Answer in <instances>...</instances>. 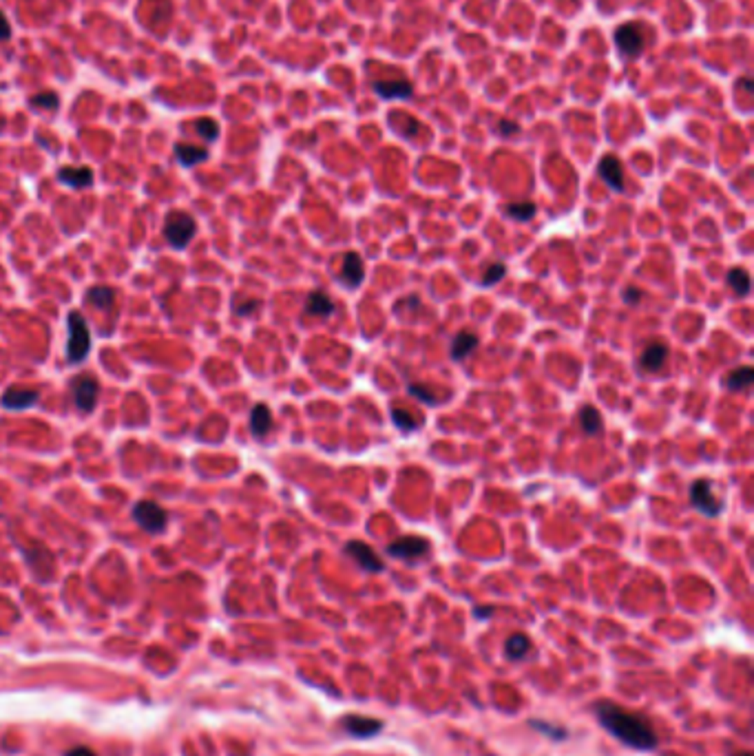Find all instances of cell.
Masks as SVG:
<instances>
[{"mask_svg":"<svg viewBox=\"0 0 754 756\" xmlns=\"http://www.w3.org/2000/svg\"><path fill=\"white\" fill-rule=\"evenodd\" d=\"M595 714L606 732L619 739L624 746H631L633 750H653L657 746L655 729L644 716L624 710L617 706V703H610V701L597 703Z\"/></svg>","mask_w":754,"mask_h":756,"instance_id":"1","label":"cell"},{"mask_svg":"<svg viewBox=\"0 0 754 756\" xmlns=\"http://www.w3.org/2000/svg\"><path fill=\"white\" fill-rule=\"evenodd\" d=\"M91 351V334L84 317L77 310L67 317V361L82 363Z\"/></svg>","mask_w":754,"mask_h":756,"instance_id":"2","label":"cell"},{"mask_svg":"<svg viewBox=\"0 0 754 756\" xmlns=\"http://www.w3.org/2000/svg\"><path fill=\"white\" fill-rule=\"evenodd\" d=\"M71 396H73V405L77 407V411L82 414H91L98 405L100 398V383L93 374H77L71 378L69 383Z\"/></svg>","mask_w":754,"mask_h":756,"instance_id":"3","label":"cell"},{"mask_svg":"<svg viewBox=\"0 0 754 756\" xmlns=\"http://www.w3.org/2000/svg\"><path fill=\"white\" fill-rule=\"evenodd\" d=\"M195 232H197V221H195L188 213H171L164 221V237L177 250L186 248Z\"/></svg>","mask_w":754,"mask_h":756,"instance_id":"4","label":"cell"},{"mask_svg":"<svg viewBox=\"0 0 754 756\" xmlns=\"http://www.w3.org/2000/svg\"><path fill=\"white\" fill-rule=\"evenodd\" d=\"M133 520L151 536H158L168 524V513L164 506L153 500H140L133 506Z\"/></svg>","mask_w":754,"mask_h":756,"instance_id":"5","label":"cell"},{"mask_svg":"<svg viewBox=\"0 0 754 756\" xmlns=\"http://www.w3.org/2000/svg\"><path fill=\"white\" fill-rule=\"evenodd\" d=\"M615 45L626 58H637L646 47L644 29L637 22H626L615 31Z\"/></svg>","mask_w":754,"mask_h":756,"instance_id":"6","label":"cell"},{"mask_svg":"<svg viewBox=\"0 0 754 756\" xmlns=\"http://www.w3.org/2000/svg\"><path fill=\"white\" fill-rule=\"evenodd\" d=\"M691 502L693 506L704 513L706 517H717L721 513V504L719 500L714 498L712 493V482L708 478H701V480H695L693 487H691Z\"/></svg>","mask_w":754,"mask_h":756,"instance_id":"7","label":"cell"},{"mask_svg":"<svg viewBox=\"0 0 754 756\" xmlns=\"http://www.w3.org/2000/svg\"><path fill=\"white\" fill-rule=\"evenodd\" d=\"M429 553V542L425 538L419 536H405L398 538L396 542H392L387 546V555H392L396 559H416Z\"/></svg>","mask_w":754,"mask_h":756,"instance_id":"8","label":"cell"},{"mask_svg":"<svg viewBox=\"0 0 754 756\" xmlns=\"http://www.w3.org/2000/svg\"><path fill=\"white\" fill-rule=\"evenodd\" d=\"M345 553L352 557L361 568H365L368 573H381L385 568V564L381 562V557L376 555L372 546L365 544V542H359V540L347 542L345 544Z\"/></svg>","mask_w":754,"mask_h":756,"instance_id":"9","label":"cell"},{"mask_svg":"<svg viewBox=\"0 0 754 756\" xmlns=\"http://www.w3.org/2000/svg\"><path fill=\"white\" fill-rule=\"evenodd\" d=\"M372 89L383 100H409L414 96L409 80H376L372 82Z\"/></svg>","mask_w":754,"mask_h":756,"instance_id":"10","label":"cell"},{"mask_svg":"<svg viewBox=\"0 0 754 756\" xmlns=\"http://www.w3.org/2000/svg\"><path fill=\"white\" fill-rule=\"evenodd\" d=\"M343 725L345 729L352 736H359V739H370L374 734H379L383 729V721L379 719H372V716H361V714H349L343 719Z\"/></svg>","mask_w":754,"mask_h":756,"instance_id":"11","label":"cell"},{"mask_svg":"<svg viewBox=\"0 0 754 756\" xmlns=\"http://www.w3.org/2000/svg\"><path fill=\"white\" fill-rule=\"evenodd\" d=\"M38 398H40V392H38V389L9 387L3 394V407L5 409H29L31 405H36Z\"/></svg>","mask_w":754,"mask_h":756,"instance_id":"12","label":"cell"},{"mask_svg":"<svg viewBox=\"0 0 754 756\" xmlns=\"http://www.w3.org/2000/svg\"><path fill=\"white\" fill-rule=\"evenodd\" d=\"M58 181L71 188H89L93 184V171L86 166H64L58 171Z\"/></svg>","mask_w":754,"mask_h":756,"instance_id":"13","label":"cell"},{"mask_svg":"<svg viewBox=\"0 0 754 756\" xmlns=\"http://www.w3.org/2000/svg\"><path fill=\"white\" fill-rule=\"evenodd\" d=\"M597 173H600V177L613 190H617V192L624 190V168H621V162L617 158H613V155L602 158L600 166H597Z\"/></svg>","mask_w":754,"mask_h":756,"instance_id":"14","label":"cell"},{"mask_svg":"<svg viewBox=\"0 0 754 756\" xmlns=\"http://www.w3.org/2000/svg\"><path fill=\"white\" fill-rule=\"evenodd\" d=\"M365 279V272H363V262L356 252H347L343 257V266H341V281L347 285V288H359Z\"/></svg>","mask_w":754,"mask_h":756,"instance_id":"15","label":"cell"},{"mask_svg":"<svg viewBox=\"0 0 754 756\" xmlns=\"http://www.w3.org/2000/svg\"><path fill=\"white\" fill-rule=\"evenodd\" d=\"M270 429H272V411L268 405L259 402V405H255L250 411V432L257 438H264Z\"/></svg>","mask_w":754,"mask_h":756,"instance_id":"16","label":"cell"},{"mask_svg":"<svg viewBox=\"0 0 754 756\" xmlns=\"http://www.w3.org/2000/svg\"><path fill=\"white\" fill-rule=\"evenodd\" d=\"M478 347V336L474 332H458L451 341V349L449 354L453 361H462L472 354V351Z\"/></svg>","mask_w":754,"mask_h":756,"instance_id":"17","label":"cell"},{"mask_svg":"<svg viewBox=\"0 0 754 756\" xmlns=\"http://www.w3.org/2000/svg\"><path fill=\"white\" fill-rule=\"evenodd\" d=\"M666 356H668V347L664 343H653L648 345L644 351H642V368L648 370V372H657L664 368L666 363Z\"/></svg>","mask_w":754,"mask_h":756,"instance_id":"18","label":"cell"},{"mask_svg":"<svg viewBox=\"0 0 754 756\" xmlns=\"http://www.w3.org/2000/svg\"><path fill=\"white\" fill-rule=\"evenodd\" d=\"M175 158L181 166H197L202 162L208 160V151L202 149V146H193V144H177L175 146Z\"/></svg>","mask_w":754,"mask_h":756,"instance_id":"19","label":"cell"},{"mask_svg":"<svg viewBox=\"0 0 754 756\" xmlns=\"http://www.w3.org/2000/svg\"><path fill=\"white\" fill-rule=\"evenodd\" d=\"M580 427H582V432L587 434V436L602 434L604 423H602L600 411H597L593 405H584V407L580 409Z\"/></svg>","mask_w":754,"mask_h":756,"instance_id":"20","label":"cell"},{"mask_svg":"<svg viewBox=\"0 0 754 756\" xmlns=\"http://www.w3.org/2000/svg\"><path fill=\"white\" fill-rule=\"evenodd\" d=\"M306 312H308V315H315V317H330L334 312V303L330 301L328 294L312 292L306 298Z\"/></svg>","mask_w":754,"mask_h":756,"instance_id":"21","label":"cell"},{"mask_svg":"<svg viewBox=\"0 0 754 756\" xmlns=\"http://www.w3.org/2000/svg\"><path fill=\"white\" fill-rule=\"evenodd\" d=\"M529 648H531L529 637L522 635V633H515V635L509 637V640H506V644H504V655L509 657V659H513V661H520V659L527 657Z\"/></svg>","mask_w":754,"mask_h":756,"instance_id":"22","label":"cell"},{"mask_svg":"<svg viewBox=\"0 0 754 756\" xmlns=\"http://www.w3.org/2000/svg\"><path fill=\"white\" fill-rule=\"evenodd\" d=\"M86 301L93 303L98 310H111L115 303V290L109 285H96L86 292Z\"/></svg>","mask_w":754,"mask_h":756,"instance_id":"23","label":"cell"},{"mask_svg":"<svg viewBox=\"0 0 754 756\" xmlns=\"http://www.w3.org/2000/svg\"><path fill=\"white\" fill-rule=\"evenodd\" d=\"M754 378V372L752 368H748V365H744V368H737L732 370L730 374H727L725 378V385L727 389H734V392H741V389H746Z\"/></svg>","mask_w":754,"mask_h":756,"instance_id":"24","label":"cell"},{"mask_svg":"<svg viewBox=\"0 0 754 756\" xmlns=\"http://www.w3.org/2000/svg\"><path fill=\"white\" fill-rule=\"evenodd\" d=\"M727 285L739 294V296H746L748 290H750V277L748 272L744 268H732L730 272H727Z\"/></svg>","mask_w":754,"mask_h":756,"instance_id":"25","label":"cell"},{"mask_svg":"<svg viewBox=\"0 0 754 756\" xmlns=\"http://www.w3.org/2000/svg\"><path fill=\"white\" fill-rule=\"evenodd\" d=\"M538 213L536 204L531 202H515V204H509L506 206V215H509L511 219H518V221H527V219H533V215Z\"/></svg>","mask_w":754,"mask_h":756,"instance_id":"26","label":"cell"},{"mask_svg":"<svg viewBox=\"0 0 754 756\" xmlns=\"http://www.w3.org/2000/svg\"><path fill=\"white\" fill-rule=\"evenodd\" d=\"M195 128H197V133L208 142L219 137V124L215 120H211V117H202V120H197L195 122Z\"/></svg>","mask_w":754,"mask_h":756,"instance_id":"27","label":"cell"},{"mask_svg":"<svg viewBox=\"0 0 754 756\" xmlns=\"http://www.w3.org/2000/svg\"><path fill=\"white\" fill-rule=\"evenodd\" d=\"M392 423L400 429V432H412V429H416V425H419V421L405 409H392Z\"/></svg>","mask_w":754,"mask_h":756,"instance_id":"28","label":"cell"},{"mask_svg":"<svg viewBox=\"0 0 754 756\" xmlns=\"http://www.w3.org/2000/svg\"><path fill=\"white\" fill-rule=\"evenodd\" d=\"M506 275V268L504 264H491L487 270H485V277H483V285H496L498 281H502V277Z\"/></svg>","mask_w":754,"mask_h":756,"instance_id":"29","label":"cell"},{"mask_svg":"<svg viewBox=\"0 0 754 756\" xmlns=\"http://www.w3.org/2000/svg\"><path fill=\"white\" fill-rule=\"evenodd\" d=\"M58 96L56 93H38L31 98V104L33 107H40V109H47V111H54L58 109Z\"/></svg>","mask_w":754,"mask_h":756,"instance_id":"30","label":"cell"},{"mask_svg":"<svg viewBox=\"0 0 754 756\" xmlns=\"http://www.w3.org/2000/svg\"><path fill=\"white\" fill-rule=\"evenodd\" d=\"M407 389H409V394H412V396H416L419 400H423L425 405H436V396H434L432 392H429V389H425V387H421V385H409Z\"/></svg>","mask_w":754,"mask_h":756,"instance_id":"31","label":"cell"},{"mask_svg":"<svg viewBox=\"0 0 754 756\" xmlns=\"http://www.w3.org/2000/svg\"><path fill=\"white\" fill-rule=\"evenodd\" d=\"M531 727H536V729H540V732H544V734H551L553 739H564L566 736V732H564V729L562 727H551L549 723H540V721H531Z\"/></svg>","mask_w":754,"mask_h":756,"instance_id":"32","label":"cell"},{"mask_svg":"<svg viewBox=\"0 0 754 756\" xmlns=\"http://www.w3.org/2000/svg\"><path fill=\"white\" fill-rule=\"evenodd\" d=\"M642 296H644V292L637 290V288H626V290H624V294H621L624 303H628V305H637V303L642 301Z\"/></svg>","mask_w":754,"mask_h":756,"instance_id":"33","label":"cell"},{"mask_svg":"<svg viewBox=\"0 0 754 756\" xmlns=\"http://www.w3.org/2000/svg\"><path fill=\"white\" fill-rule=\"evenodd\" d=\"M498 133L500 135H515V133H520V126L515 122H509V120H500Z\"/></svg>","mask_w":754,"mask_h":756,"instance_id":"34","label":"cell"},{"mask_svg":"<svg viewBox=\"0 0 754 756\" xmlns=\"http://www.w3.org/2000/svg\"><path fill=\"white\" fill-rule=\"evenodd\" d=\"M9 38H11V24H9L7 16L3 14V11H0V40L7 43Z\"/></svg>","mask_w":754,"mask_h":756,"instance_id":"35","label":"cell"},{"mask_svg":"<svg viewBox=\"0 0 754 756\" xmlns=\"http://www.w3.org/2000/svg\"><path fill=\"white\" fill-rule=\"evenodd\" d=\"M257 308H259V301H246V303L237 305V315L246 317V315H250V312H255Z\"/></svg>","mask_w":754,"mask_h":756,"instance_id":"36","label":"cell"},{"mask_svg":"<svg viewBox=\"0 0 754 756\" xmlns=\"http://www.w3.org/2000/svg\"><path fill=\"white\" fill-rule=\"evenodd\" d=\"M64 756H96V752H91L89 748H75L71 752H67Z\"/></svg>","mask_w":754,"mask_h":756,"instance_id":"37","label":"cell"},{"mask_svg":"<svg viewBox=\"0 0 754 756\" xmlns=\"http://www.w3.org/2000/svg\"><path fill=\"white\" fill-rule=\"evenodd\" d=\"M491 612H493V608H487V606L476 608V617H478V619H485V617H489V615H491Z\"/></svg>","mask_w":754,"mask_h":756,"instance_id":"38","label":"cell"},{"mask_svg":"<svg viewBox=\"0 0 754 756\" xmlns=\"http://www.w3.org/2000/svg\"><path fill=\"white\" fill-rule=\"evenodd\" d=\"M739 84H741V89H744V91H752V80H750V77H744V80H741Z\"/></svg>","mask_w":754,"mask_h":756,"instance_id":"39","label":"cell"},{"mask_svg":"<svg viewBox=\"0 0 754 756\" xmlns=\"http://www.w3.org/2000/svg\"><path fill=\"white\" fill-rule=\"evenodd\" d=\"M734 756H750V752H739V754H734Z\"/></svg>","mask_w":754,"mask_h":756,"instance_id":"40","label":"cell"},{"mask_svg":"<svg viewBox=\"0 0 754 756\" xmlns=\"http://www.w3.org/2000/svg\"><path fill=\"white\" fill-rule=\"evenodd\" d=\"M0 131H3V117H0Z\"/></svg>","mask_w":754,"mask_h":756,"instance_id":"41","label":"cell"}]
</instances>
